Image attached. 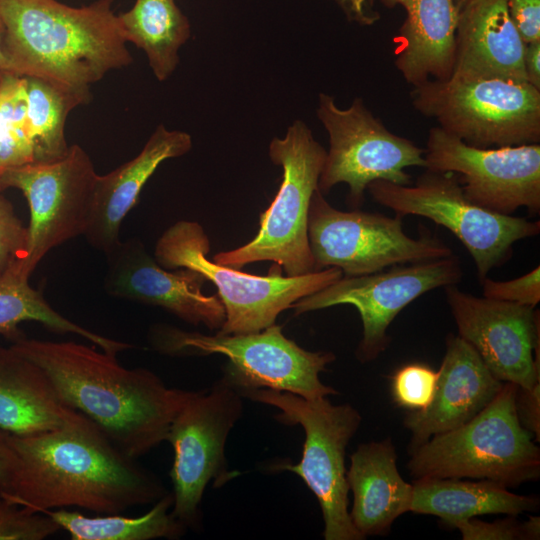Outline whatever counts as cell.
<instances>
[{"instance_id": "6da1fadb", "label": "cell", "mask_w": 540, "mask_h": 540, "mask_svg": "<svg viewBox=\"0 0 540 540\" xmlns=\"http://www.w3.org/2000/svg\"><path fill=\"white\" fill-rule=\"evenodd\" d=\"M10 440L19 470L5 499L36 512L79 507L118 514L169 493L84 415L35 434L10 433Z\"/></svg>"}, {"instance_id": "7a4b0ae2", "label": "cell", "mask_w": 540, "mask_h": 540, "mask_svg": "<svg viewBox=\"0 0 540 540\" xmlns=\"http://www.w3.org/2000/svg\"><path fill=\"white\" fill-rule=\"evenodd\" d=\"M46 375L59 399L96 424L126 456L137 459L166 441L192 391L168 387L146 368L73 341L22 337L11 345Z\"/></svg>"}, {"instance_id": "3957f363", "label": "cell", "mask_w": 540, "mask_h": 540, "mask_svg": "<svg viewBox=\"0 0 540 540\" xmlns=\"http://www.w3.org/2000/svg\"><path fill=\"white\" fill-rule=\"evenodd\" d=\"M112 4L0 0L4 46L14 72L90 93L92 84L133 61Z\"/></svg>"}, {"instance_id": "277c9868", "label": "cell", "mask_w": 540, "mask_h": 540, "mask_svg": "<svg viewBox=\"0 0 540 540\" xmlns=\"http://www.w3.org/2000/svg\"><path fill=\"white\" fill-rule=\"evenodd\" d=\"M517 389L505 382L470 421L411 449V476L490 480L508 488L537 480L540 450L518 418Z\"/></svg>"}, {"instance_id": "5b68a950", "label": "cell", "mask_w": 540, "mask_h": 540, "mask_svg": "<svg viewBox=\"0 0 540 540\" xmlns=\"http://www.w3.org/2000/svg\"><path fill=\"white\" fill-rule=\"evenodd\" d=\"M210 242L203 227L194 221H178L159 238L154 256L167 269L189 268L217 287L226 318L220 334H246L273 324L278 315L297 300L319 291L343 276L329 267L300 276H283L273 263L265 276L242 272L208 259Z\"/></svg>"}, {"instance_id": "8992f818", "label": "cell", "mask_w": 540, "mask_h": 540, "mask_svg": "<svg viewBox=\"0 0 540 540\" xmlns=\"http://www.w3.org/2000/svg\"><path fill=\"white\" fill-rule=\"evenodd\" d=\"M150 341L157 351L172 356H226L222 378L238 392L266 388L308 400L337 394L319 377L335 355L303 349L276 323L253 333L214 335L157 325L151 329Z\"/></svg>"}, {"instance_id": "52a82bcc", "label": "cell", "mask_w": 540, "mask_h": 540, "mask_svg": "<svg viewBox=\"0 0 540 540\" xmlns=\"http://www.w3.org/2000/svg\"><path fill=\"white\" fill-rule=\"evenodd\" d=\"M326 152L300 120L288 128L284 138H274L269 145V157L282 167V181L273 201L260 215L256 236L243 246L215 254L212 260L237 269L254 262L272 261L287 276L314 272L308 214Z\"/></svg>"}, {"instance_id": "ba28073f", "label": "cell", "mask_w": 540, "mask_h": 540, "mask_svg": "<svg viewBox=\"0 0 540 540\" xmlns=\"http://www.w3.org/2000/svg\"><path fill=\"white\" fill-rule=\"evenodd\" d=\"M243 398L279 409L275 418L286 425H300L305 432L301 460L276 464L278 470L298 475L320 505L325 540H362L354 527L348 505L346 449L357 432L360 413L349 404L333 405L327 397L308 400L289 392L266 388L239 392Z\"/></svg>"}, {"instance_id": "9c48e42d", "label": "cell", "mask_w": 540, "mask_h": 540, "mask_svg": "<svg viewBox=\"0 0 540 540\" xmlns=\"http://www.w3.org/2000/svg\"><path fill=\"white\" fill-rule=\"evenodd\" d=\"M411 98L418 112L470 146L540 141V90L528 82L450 76L414 87Z\"/></svg>"}, {"instance_id": "30bf717a", "label": "cell", "mask_w": 540, "mask_h": 540, "mask_svg": "<svg viewBox=\"0 0 540 540\" xmlns=\"http://www.w3.org/2000/svg\"><path fill=\"white\" fill-rule=\"evenodd\" d=\"M373 200L396 215L428 218L451 231L473 258L480 282L503 264L515 242L537 235L540 222L500 214L470 201L456 174L426 169L414 185L371 182Z\"/></svg>"}, {"instance_id": "8fae6325", "label": "cell", "mask_w": 540, "mask_h": 540, "mask_svg": "<svg viewBox=\"0 0 540 540\" xmlns=\"http://www.w3.org/2000/svg\"><path fill=\"white\" fill-rule=\"evenodd\" d=\"M402 216L340 211L317 189L308 214V239L314 271L329 267L343 276H361L395 265L445 258L453 251L429 233L415 239L403 229Z\"/></svg>"}, {"instance_id": "7c38bea8", "label": "cell", "mask_w": 540, "mask_h": 540, "mask_svg": "<svg viewBox=\"0 0 540 540\" xmlns=\"http://www.w3.org/2000/svg\"><path fill=\"white\" fill-rule=\"evenodd\" d=\"M317 117L328 132L330 143L318 181L322 194L346 183L348 203L357 209L371 182L410 185L411 176L405 169L425 168V149L388 130L361 98L342 109L332 96L320 93Z\"/></svg>"}, {"instance_id": "4fadbf2b", "label": "cell", "mask_w": 540, "mask_h": 540, "mask_svg": "<svg viewBox=\"0 0 540 540\" xmlns=\"http://www.w3.org/2000/svg\"><path fill=\"white\" fill-rule=\"evenodd\" d=\"M243 396L223 378L210 389L192 391L169 427L166 441L174 451L170 477L172 515L186 529L201 522V500L210 481L216 487L232 478L225 445L242 415Z\"/></svg>"}, {"instance_id": "5bb4252c", "label": "cell", "mask_w": 540, "mask_h": 540, "mask_svg": "<svg viewBox=\"0 0 540 540\" xmlns=\"http://www.w3.org/2000/svg\"><path fill=\"white\" fill-rule=\"evenodd\" d=\"M97 176L90 156L77 144L59 160L23 165L0 176V191L16 188L29 205L27 244L15 261L22 274L30 277L50 250L85 234Z\"/></svg>"}, {"instance_id": "9a60e30c", "label": "cell", "mask_w": 540, "mask_h": 540, "mask_svg": "<svg viewBox=\"0 0 540 540\" xmlns=\"http://www.w3.org/2000/svg\"><path fill=\"white\" fill-rule=\"evenodd\" d=\"M460 260L445 258L395 265L361 276H342L291 305L296 315L349 304L360 314L363 335L356 349L362 362L375 360L389 345L387 330L395 317L428 291L456 285L462 279Z\"/></svg>"}, {"instance_id": "2e32d148", "label": "cell", "mask_w": 540, "mask_h": 540, "mask_svg": "<svg viewBox=\"0 0 540 540\" xmlns=\"http://www.w3.org/2000/svg\"><path fill=\"white\" fill-rule=\"evenodd\" d=\"M425 169L457 175L465 196L488 210L512 215L540 211V144L478 148L438 127L428 133Z\"/></svg>"}, {"instance_id": "e0dca14e", "label": "cell", "mask_w": 540, "mask_h": 540, "mask_svg": "<svg viewBox=\"0 0 540 540\" xmlns=\"http://www.w3.org/2000/svg\"><path fill=\"white\" fill-rule=\"evenodd\" d=\"M458 336L501 382L530 389L540 383V319L535 307L476 297L445 287Z\"/></svg>"}, {"instance_id": "ac0fdd59", "label": "cell", "mask_w": 540, "mask_h": 540, "mask_svg": "<svg viewBox=\"0 0 540 540\" xmlns=\"http://www.w3.org/2000/svg\"><path fill=\"white\" fill-rule=\"evenodd\" d=\"M107 256L106 292L115 297L159 306L183 321L219 330L226 318L217 294L205 295V277L189 268L168 271L137 238L120 241Z\"/></svg>"}, {"instance_id": "d6986e66", "label": "cell", "mask_w": 540, "mask_h": 540, "mask_svg": "<svg viewBox=\"0 0 540 540\" xmlns=\"http://www.w3.org/2000/svg\"><path fill=\"white\" fill-rule=\"evenodd\" d=\"M503 384L470 344L448 334L432 402L404 419L412 435L411 449L470 421L496 397Z\"/></svg>"}, {"instance_id": "ffe728a7", "label": "cell", "mask_w": 540, "mask_h": 540, "mask_svg": "<svg viewBox=\"0 0 540 540\" xmlns=\"http://www.w3.org/2000/svg\"><path fill=\"white\" fill-rule=\"evenodd\" d=\"M507 0H468L458 9L451 76L527 82L525 43L507 9Z\"/></svg>"}, {"instance_id": "44dd1931", "label": "cell", "mask_w": 540, "mask_h": 540, "mask_svg": "<svg viewBox=\"0 0 540 540\" xmlns=\"http://www.w3.org/2000/svg\"><path fill=\"white\" fill-rule=\"evenodd\" d=\"M191 147L188 133L159 125L136 157L105 175H98L84 234L88 243L104 254L110 252L120 242L121 223L158 166L186 154Z\"/></svg>"}, {"instance_id": "7402d4cb", "label": "cell", "mask_w": 540, "mask_h": 540, "mask_svg": "<svg viewBox=\"0 0 540 540\" xmlns=\"http://www.w3.org/2000/svg\"><path fill=\"white\" fill-rule=\"evenodd\" d=\"M402 6L406 18L395 37V66L413 87L448 79L453 70L458 8L455 0H379Z\"/></svg>"}, {"instance_id": "603a6c76", "label": "cell", "mask_w": 540, "mask_h": 540, "mask_svg": "<svg viewBox=\"0 0 540 540\" xmlns=\"http://www.w3.org/2000/svg\"><path fill=\"white\" fill-rule=\"evenodd\" d=\"M397 454L391 439L358 446L347 470L353 493L352 523L363 536H384L395 520L410 512L413 484L398 471Z\"/></svg>"}, {"instance_id": "cb8c5ba5", "label": "cell", "mask_w": 540, "mask_h": 540, "mask_svg": "<svg viewBox=\"0 0 540 540\" xmlns=\"http://www.w3.org/2000/svg\"><path fill=\"white\" fill-rule=\"evenodd\" d=\"M63 403L44 372L12 346L0 345V429L35 434L80 419Z\"/></svg>"}, {"instance_id": "d4e9b609", "label": "cell", "mask_w": 540, "mask_h": 540, "mask_svg": "<svg viewBox=\"0 0 540 540\" xmlns=\"http://www.w3.org/2000/svg\"><path fill=\"white\" fill-rule=\"evenodd\" d=\"M538 507V497L515 494L490 480L421 478L413 483L410 512L436 516L452 528L479 515L517 516Z\"/></svg>"}, {"instance_id": "484cf974", "label": "cell", "mask_w": 540, "mask_h": 540, "mask_svg": "<svg viewBox=\"0 0 540 540\" xmlns=\"http://www.w3.org/2000/svg\"><path fill=\"white\" fill-rule=\"evenodd\" d=\"M118 19L127 43L145 52L155 77L168 79L179 62V49L191 33L189 20L175 0H136Z\"/></svg>"}, {"instance_id": "4316f807", "label": "cell", "mask_w": 540, "mask_h": 540, "mask_svg": "<svg viewBox=\"0 0 540 540\" xmlns=\"http://www.w3.org/2000/svg\"><path fill=\"white\" fill-rule=\"evenodd\" d=\"M25 321L39 322L56 333L79 335L112 354L133 348L129 343L94 333L58 313L30 286L29 277L13 262L0 274V334L13 342L24 337L18 326Z\"/></svg>"}, {"instance_id": "83f0119b", "label": "cell", "mask_w": 540, "mask_h": 540, "mask_svg": "<svg viewBox=\"0 0 540 540\" xmlns=\"http://www.w3.org/2000/svg\"><path fill=\"white\" fill-rule=\"evenodd\" d=\"M172 504V494L167 493L138 517L119 513L87 516L64 508L41 513L50 516L73 540L176 539L185 533L186 527L172 515Z\"/></svg>"}, {"instance_id": "f1b7e54d", "label": "cell", "mask_w": 540, "mask_h": 540, "mask_svg": "<svg viewBox=\"0 0 540 540\" xmlns=\"http://www.w3.org/2000/svg\"><path fill=\"white\" fill-rule=\"evenodd\" d=\"M90 99V93L27 77L26 118L35 163H49L65 156L69 149L65 139L66 119L74 108Z\"/></svg>"}, {"instance_id": "f546056e", "label": "cell", "mask_w": 540, "mask_h": 540, "mask_svg": "<svg viewBox=\"0 0 540 540\" xmlns=\"http://www.w3.org/2000/svg\"><path fill=\"white\" fill-rule=\"evenodd\" d=\"M26 108L27 77L0 73V176L7 170L35 163Z\"/></svg>"}, {"instance_id": "4dcf8cb0", "label": "cell", "mask_w": 540, "mask_h": 540, "mask_svg": "<svg viewBox=\"0 0 540 540\" xmlns=\"http://www.w3.org/2000/svg\"><path fill=\"white\" fill-rule=\"evenodd\" d=\"M438 371L426 364L411 363L400 367L391 380L393 401L410 412L426 409L433 400Z\"/></svg>"}, {"instance_id": "1f68e13d", "label": "cell", "mask_w": 540, "mask_h": 540, "mask_svg": "<svg viewBox=\"0 0 540 540\" xmlns=\"http://www.w3.org/2000/svg\"><path fill=\"white\" fill-rule=\"evenodd\" d=\"M61 530L47 514L15 504L0 495V540H43Z\"/></svg>"}, {"instance_id": "d6a6232c", "label": "cell", "mask_w": 540, "mask_h": 540, "mask_svg": "<svg viewBox=\"0 0 540 540\" xmlns=\"http://www.w3.org/2000/svg\"><path fill=\"white\" fill-rule=\"evenodd\" d=\"M452 528L459 530L464 540H535L540 535V518L529 516V520L520 523L514 516L496 522H484L473 517Z\"/></svg>"}, {"instance_id": "836d02e7", "label": "cell", "mask_w": 540, "mask_h": 540, "mask_svg": "<svg viewBox=\"0 0 540 540\" xmlns=\"http://www.w3.org/2000/svg\"><path fill=\"white\" fill-rule=\"evenodd\" d=\"M483 296L519 305L536 307L540 301V267L508 281L485 278L481 281Z\"/></svg>"}, {"instance_id": "e575fe53", "label": "cell", "mask_w": 540, "mask_h": 540, "mask_svg": "<svg viewBox=\"0 0 540 540\" xmlns=\"http://www.w3.org/2000/svg\"><path fill=\"white\" fill-rule=\"evenodd\" d=\"M27 235V227L16 215L12 204L0 194V274L22 258Z\"/></svg>"}, {"instance_id": "d590c367", "label": "cell", "mask_w": 540, "mask_h": 540, "mask_svg": "<svg viewBox=\"0 0 540 540\" xmlns=\"http://www.w3.org/2000/svg\"><path fill=\"white\" fill-rule=\"evenodd\" d=\"M509 16L523 42L540 40V0H507Z\"/></svg>"}, {"instance_id": "8d00e7d4", "label": "cell", "mask_w": 540, "mask_h": 540, "mask_svg": "<svg viewBox=\"0 0 540 540\" xmlns=\"http://www.w3.org/2000/svg\"><path fill=\"white\" fill-rule=\"evenodd\" d=\"M540 383L530 389L518 387L515 405L520 423L539 441L540 435Z\"/></svg>"}, {"instance_id": "74e56055", "label": "cell", "mask_w": 540, "mask_h": 540, "mask_svg": "<svg viewBox=\"0 0 540 540\" xmlns=\"http://www.w3.org/2000/svg\"><path fill=\"white\" fill-rule=\"evenodd\" d=\"M19 457L11 443L10 433L0 429V495L7 498L15 484Z\"/></svg>"}, {"instance_id": "f35d334b", "label": "cell", "mask_w": 540, "mask_h": 540, "mask_svg": "<svg viewBox=\"0 0 540 540\" xmlns=\"http://www.w3.org/2000/svg\"><path fill=\"white\" fill-rule=\"evenodd\" d=\"M336 3L350 22L370 26L380 19L376 0H329Z\"/></svg>"}, {"instance_id": "ab89813d", "label": "cell", "mask_w": 540, "mask_h": 540, "mask_svg": "<svg viewBox=\"0 0 540 540\" xmlns=\"http://www.w3.org/2000/svg\"><path fill=\"white\" fill-rule=\"evenodd\" d=\"M523 66L527 82L540 90V40L525 44Z\"/></svg>"}, {"instance_id": "60d3db41", "label": "cell", "mask_w": 540, "mask_h": 540, "mask_svg": "<svg viewBox=\"0 0 540 540\" xmlns=\"http://www.w3.org/2000/svg\"><path fill=\"white\" fill-rule=\"evenodd\" d=\"M9 72L14 73V68L11 60L9 59L4 46L3 32L0 25V73Z\"/></svg>"}, {"instance_id": "b9f144b4", "label": "cell", "mask_w": 540, "mask_h": 540, "mask_svg": "<svg viewBox=\"0 0 540 540\" xmlns=\"http://www.w3.org/2000/svg\"><path fill=\"white\" fill-rule=\"evenodd\" d=\"M468 0H455L457 8L459 9Z\"/></svg>"}]
</instances>
